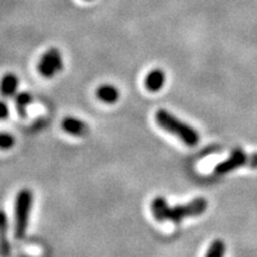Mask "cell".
Instances as JSON below:
<instances>
[{
	"label": "cell",
	"instance_id": "obj_3",
	"mask_svg": "<svg viewBox=\"0 0 257 257\" xmlns=\"http://www.w3.org/2000/svg\"><path fill=\"white\" fill-rule=\"evenodd\" d=\"M34 194L29 188H23L17 193L15 201V238L23 239L27 233L30 218Z\"/></svg>",
	"mask_w": 257,
	"mask_h": 257
},
{
	"label": "cell",
	"instance_id": "obj_1",
	"mask_svg": "<svg viewBox=\"0 0 257 257\" xmlns=\"http://www.w3.org/2000/svg\"><path fill=\"white\" fill-rule=\"evenodd\" d=\"M208 202L205 198H195L187 204L169 206L165 198L156 197L150 204V211L157 221H170L174 224H180L185 218L201 216L206 212Z\"/></svg>",
	"mask_w": 257,
	"mask_h": 257
},
{
	"label": "cell",
	"instance_id": "obj_11",
	"mask_svg": "<svg viewBox=\"0 0 257 257\" xmlns=\"http://www.w3.org/2000/svg\"><path fill=\"white\" fill-rule=\"evenodd\" d=\"M32 100H34V98H32V95L28 92H21L18 93V94H16L15 107L19 117L21 118L27 117V110L29 106L31 105Z\"/></svg>",
	"mask_w": 257,
	"mask_h": 257
},
{
	"label": "cell",
	"instance_id": "obj_5",
	"mask_svg": "<svg viewBox=\"0 0 257 257\" xmlns=\"http://www.w3.org/2000/svg\"><path fill=\"white\" fill-rule=\"evenodd\" d=\"M246 161H248V154L244 152L240 148L234 149L229 159H226L223 162H220L219 165L216 166L214 168V173L218 175H224L227 173L233 172V170L242 168V167L246 166Z\"/></svg>",
	"mask_w": 257,
	"mask_h": 257
},
{
	"label": "cell",
	"instance_id": "obj_6",
	"mask_svg": "<svg viewBox=\"0 0 257 257\" xmlns=\"http://www.w3.org/2000/svg\"><path fill=\"white\" fill-rule=\"evenodd\" d=\"M61 126L66 133L69 135H73V136L78 137H83L89 133L88 125L85 123V121L78 119V118L74 117H67L64 118L61 123Z\"/></svg>",
	"mask_w": 257,
	"mask_h": 257
},
{
	"label": "cell",
	"instance_id": "obj_13",
	"mask_svg": "<svg viewBox=\"0 0 257 257\" xmlns=\"http://www.w3.org/2000/svg\"><path fill=\"white\" fill-rule=\"evenodd\" d=\"M16 140L11 134L0 133V150H9L15 146Z\"/></svg>",
	"mask_w": 257,
	"mask_h": 257
},
{
	"label": "cell",
	"instance_id": "obj_2",
	"mask_svg": "<svg viewBox=\"0 0 257 257\" xmlns=\"http://www.w3.org/2000/svg\"><path fill=\"white\" fill-rule=\"evenodd\" d=\"M155 120L160 127L169 133L173 136L181 140L186 146L195 147L200 141L199 133L194 127L185 121L180 120L178 117L167 110H159L155 114Z\"/></svg>",
	"mask_w": 257,
	"mask_h": 257
},
{
	"label": "cell",
	"instance_id": "obj_16",
	"mask_svg": "<svg viewBox=\"0 0 257 257\" xmlns=\"http://www.w3.org/2000/svg\"><path fill=\"white\" fill-rule=\"evenodd\" d=\"M86 2H91V0H86Z\"/></svg>",
	"mask_w": 257,
	"mask_h": 257
},
{
	"label": "cell",
	"instance_id": "obj_7",
	"mask_svg": "<svg viewBox=\"0 0 257 257\" xmlns=\"http://www.w3.org/2000/svg\"><path fill=\"white\" fill-rule=\"evenodd\" d=\"M19 80L18 76L14 73H6L0 79V94L4 98H11L16 95L18 89Z\"/></svg>",
	"mask_w": 257,
	"mask_h": 257
},
{
	"label": "cell",
	"instance_id": "obj_8",
	"mask_svg": "<svg viewBox=\"0 0 257 257\" xmlns=\"http://www.w3.org/2000/svg\"><path fill=\"white\" fill-rule=\"evenodd\" d=\"M8 216L0 210V257H10L11 244L8 239Z\"/></svg>",
	"mask_w": 257,
	"mask_h": 257
},
{
	"label": "cell",
	"instance_id": "obj_15",
	"mask_svg": "<svg viewBox=\"0 0 257 257\" xmlns=\"http://www.w3.org/2000/svg\"><path fill=\"white\" fill-rule=\"evenodd\" d=\"M249 168L255 169L257 168V153H253L251 155H248V161H246V166Z\"/></svg>",
	"mask_w": 257,
	"mask_h": 257
},
{
	"label": "cell",
	"instance_id": "obj_12",
	"mask_svg": "<svg viewBox=\"0 0 257 257\" xmlns=\"http://www.w3.org/2000/svg\"><path fill=\"white\" fill-rule=\"evenodd\" d=\"M225 252H226V245H225L224 240L216 239L208 246L205 257H225Z\"/></svg>",
	"mask_w": 257,
	"mask_h": 257
},
{
	"label": "cell",
	"instance_id": "obj_9",
	"mask_svg": "<svg viewBox=\"0 0 257 257\" xmlns=\"http://www.w3.org/2000/svg\"><path fill=\"white\" fill-rule=\"evenodd\" d=\"M166 82V73L162 69H153L148 73L144 85L149 92H159Z\"/></svg>",
	"mask_w": 257,
	"mask_h": 257
},
{
	"label": "cell",
	"instance_id": "obj_14",
	"mask_svg": "<svg viewBox=\"0 0 257 257\" xmlns=\"http://www.w3.org/2000/svg\"><path fill=\"white\" fill-rule=\"evenodd\" d=\"M9 118V107L5 101L0 100V120H5Z\"/></svg>",
	"mask_w": 257,
	"mask_h": 257
},
{
	"label": "cell",
	"instance_id": "obj_10",
	"mask_svg": "<svg viewBox=\"0 0 257 257\" xmlns=\"http://www.w3.org/2000/svg\"><path fill=\"white\" fill-rule=\"evenodd\" d=\"M96 96H98L99 100L106 102V104H114L119 100L120 93L115 86L106 83V85H101L96 89Z\"/></svg>",
	"mask_w": 257,
	"mask_h": 257
},
{
	"label": "cell",
	"instance_id": "obj_4",
	"mask_svg": "<svg viewBox=\"0 0 257 257\" xmlns=\"http://www.w3.org/2000/svg\"><path fill=\"white\" fill-rule=\"evenodd\" d=\"M38 72L43 78L53 79L56 74L63 69V60L61 51L56 48H51L47 50L41 57L37 64Z\"/></svg>",
	"mask_w": 257,
	"mask_h": 257
}]
</instances>
